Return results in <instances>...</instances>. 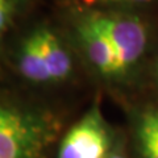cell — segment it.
I'll return each instance as SVG.
<instances>
[{
    "label": "cell",
    "mask_w": 158,
    "mask_h": 158,
    "mask_svg": "<svg viewBox=\"0 0 158 158\" xmlns=\"http://www.w3.org/2000/svg\"><path fill=\"white\" fill-rule=\"evenodd\" d=\"M29 0H0V33L7 34L24 17Z\"/></svg>",
    "instance_id": "6"
},
{
    "label": "cell",
    "mask_w": 158,
    "mask_h": 158,
    "mask_svg": "<svg viewBox=\"0 0 158 158\" xmlns=\"http://www.w3.org/2000/svg\"><path fill=\"white\" fill-rule=\"evenodd\" d=\"M52 137L48 118L37 111L3 103L0 107V158H42Z\"/></svg>",
    "instance_id": "2"
},
{
    "label": "cell",
    "mask_w": 158,
    "mask_h": 158,
    "mask_svg": "<svg viewBox=\"0 0 158 158\" xmlns=\"http://www.w3.org/2000/svg\"><path fill=\"white\" fill-rule=\"evenodd\" d=\"M67 37L102 79L120 82L141 65L153 42V27L142 11L79 7L66 15Z\"/></svg>",
    "instance_id": "1"
},
{
    "label": "cell",
    "mask_w": 158,
    "mask_h": 158,
    "mask_svg": "<svg viewBox=\"0 0 158 158\" xmlns=\"http://www.w3.org/2000/svg\"><path fill=\"white\" fill-rule=\"evenodd\" d=\"M110 131L96 104L75 123L61 141L58 158H107Z\"/></svg>",
    "instance_id": "3"
},
{
    "label": "cell",
    "mask_w": 158,
    "mask_h": 158,
    "mask_svg": "<svg viewBox=\"0 0 158 158\" xmlns=\"http://www.w3.org/2000/svg\"><path fill=\"white\" fill-rule=\"evenodd\" d=\"M158 0H85V4H82V6L142 11L144 8L152 6Z\"/></svg>",
    "instance_id": "7"
},
{
    "label": "cell",
    "mask_w": 158,
    "mask_h": 158,
    "mask_svg": "<svg viewBox=\"0 0 158 158\" xmlns=\"http://www.w3.org/2000/svg\"><path fill=\"white\" fill-rule=\"evenodd\" d=\"M156 75H157V79H158V54H157V59H156Z\"/></svg>",
    "instance_id": "8"
},
{
    "label": "cell",
    "mask_w": 158,
    "mask_h": 158,
    "mask_svg": "<svg viewBox=\"0 0 158 158\" xmlns=\"http://www.w3.org/2000/svg\"><path fill=\"white\" fill-rule=\"evenodd\" d=\"M137 136L144 158H158V111L145 110L137 118Z\"/></svg>",
    "instance_id": "5"
},
{
    "label": "cell",
    "mask_w": 158,
    "mask_h": 158,
    "mask_svg": "<svg viewBox=\"0 0 158 158\" xmlns=\"http://www.w3.org/2000/svg\"><path fill=\"white\" fill-rule=\"evenodd\" d=\"M107 158H125V157H123L120 154H113V156H108Z\"/></svg>",
    "instance_id": "9"
},
{
    "label": "cell",
    "mask_w": 158,
    "mask_h": 158,
    "mask_svg": "<svg viewBox=\"0 0 158 158\" xmlns=\"http://www.w3.org/2000/svg\"><path fill=\"white\" fill-rule=\"evenodd\" d=\"M13 66L19 75L32 85H52L48 67L31 28L21 34L13 49Z\"/></svg>",
    "instance_id": "4"
}]
</instances>
